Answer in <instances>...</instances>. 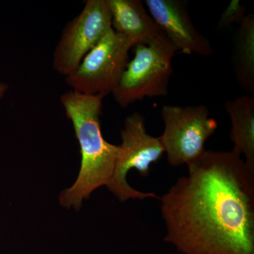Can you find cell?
I'll return each instance as SVG.
<instances>
[{"label":"cell","instance_id":"cell-13","mask_svg":"<svg viewBox=\"0 0 254 254\" xmlns=\"http://www.w3.org/2000/svg\"><path fill=\"white\" fill-rule=\"evenodd\" d=\"M8 86L4 83H0V99L4 97L5 93L7 91Z\"/></svg>","mask_w":254,"mask_h":254},{"label":"cell","instance_id":"cell-2","mask_svg":"<svg viewBox=\"0 0 254 254\" xmlns=\"http://www.w3.org/2000/svg\"><path fill=\"white\" fill-rule=\"evenodd\" d=\"M103 98L71 90L60 98L66 116L72 123L81 154L77 180L60 195V202L64 207L79 209L83 199L88 198L96 189L107 186L113 176L120 145L108 143L102 134L100 118Z\"/></svg>","mask_w":254,"mask_h":254},{"label":"cell","instance_id":"cell-3","mask_svg":"<svg viewBox=\"0 0 254 254\" xmlns=\"http://www.w3.org/2000/svg\"><path fill=\"white\" fill-rule=\"evenodd\" d=\"M177 52L164 33L149 44L135 46L134 58L127 63L113 93L115 101L127 108L146 97L168 95Z\"/></svg>","mask_w":254,"mask_h":254},{"label":"cell","instance_id":"cell-11","mask_svg":"<svg viewBox=\"0 0 254 254\" xmlns=\"http://www.w3.org/2000/svg\"><path fill=\"white\" fill-rule=\"evenodd\" d=\"M232 64L239 86L254 94V15L239 23L232 43Z\"/></svg>","mask_w":254,"mask_h":254},{"label":"cell","instance_id":"cell-7","mask_svg":"<svg viewBox=\"0 0 254 254\" xmlns=\"http://www.w3.org/2000/svg\"><path fill=\"white\" fill-rule=\"evenodd\" d=\"M111 28L108 0H88L81 12L64 28L53 56L55 71L65 77L72 73Z\"/></svg>","mask_w":254,"mask_h":254},{"label":"cell","instance_id":"cell-12","mask_svg":"<svg viewBox=\"0 0 254 254\" xmlns=\"http://www.w3.org/2000/svg\"><path fill=\"white\" fill-rule=\"evenodd\" d=\"M247 8L240 0H232L220 16L217 28L221 29L233 23L239 24L247 16Z\"/></svg>","mask_w":254,"mask_h":254},{"label":"cell","instance_id":"cell-10","mask_svg":"<svg viewBox=\"0 0 254 254\" xmlns=\"http://www.w3.org/2000/svg\"><path fill=\"white\" fill-rule=\"evenodd\" d=\"M225 109L231 120L232 151L245 157L247 168L254 174V97L242 95L227 100Z\"/></svg>","mask_w":254,"mask_h":254},{"label":"cell","instance_id":"cell-4","mask_svg":"<svg viewBox=\"0 0 254 254\" xmlns=\"http://www.w3.org/2000/svg\"><path fill=\"white\" fill-rule=\"evenodd\" d=\"M122 144L115 164L113 176L107 185L108 190L120 201L145 198H158L155 193L142 192L133 189L127 182L128 171L135 169L141 176L149 175L151 166L163 158L165 153L159 137L147 133L145 119L140 113H134L127 117L121 131Z\"/></svg>","mask_w":254,"mask_h":254},{"label":"cell","instance_id":"cell-1","mask_svg":"<svg viewBox=\"0 0 254 254\" xmlns=\"http://www.w3.org/2000/svg\"><path fill=\"white\" fill-rule=\"evenodd\" d=\"M160 198L165 241L183 254H254V174L232 151L205 150Z\"/></svg>","mask_w":254,"mask_h":254},{"label":"cell","instance_id":"cell-8","mask_svg":"<svg viewBox=\"0 0 254 254\" xmlns=\"http://www.w3.org/2000/svg\"><path fill=\"white\" fill-rule=\"evenodd\" d=\"M150 16L161 31L184 54L212 56L210 41L195 28L187 4L180 0H145Z\"/></svg>","mask_w":254,"mask_h":254},{"label":"cell","instance_id":"cell-5","mask_svg":"<svg viewBox=\"0 0 254 254\" xmlns=\"http://www.w3.org/2000/svg\"><path fill=\"white\" fill-rule=\"evenodd\" d=\"M133 45L113 28L90 50L77 68L66 76L71 91L105 98L113 93L128 63Z\"/></svg>","mask_w":254,"mask_h":254},{"label":"cell","instance_id":"cell-9","mask_svg":"<svg viewBox=\"0 0 254 254\" xmlns=\"http://www.w3.org/2000/svg\"><path fill=\"white\" fill-rule=\"evenodd\" d=\"M112 28L134 47L149 44L163 33L140 0H108Z\"/></svg>","mask_w":254,"mask_h":254},{"label":"cell","instance_id":"cell-6","mask_svg":"<svg viewBox=\"0 0 254 254\" xmlns=\"http://www.w3.org/2000/svg\"><path fill=\"white\" fill-rule=\"evenodd\" d=\"M161 117L165 128L159 138L173 166L187 165L201 155L205 142L218 127L203 105H164Z\"/></svg>","mask_w":254,"mask_h":254}]
</instances>
